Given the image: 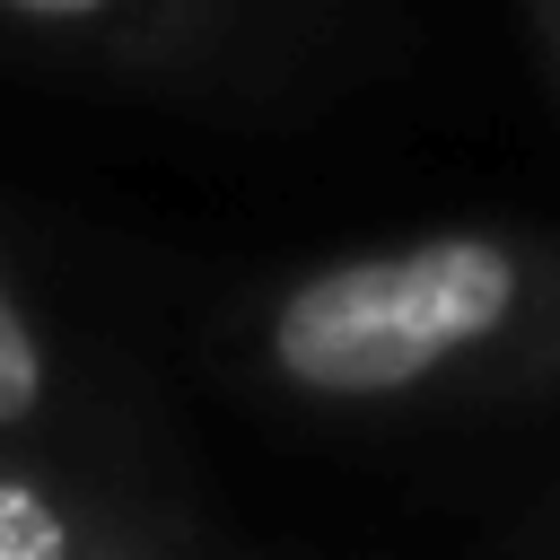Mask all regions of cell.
Segmentation results:
<instances>
[{"mask_svg":"<svg viewBox=\"0 0 560 560\" xmlns=\"http://www.w3.org/2000/svg\"><path fill=\"white\" fill-rule=\"evenodd\" d=\"M254 368L332 420H446L560 394V236L429 228L306 262L254 306Z\"/></svg>","mask_w":560,"mask_h":560,"instance_id":"6da1fadb","label":"cell"},{"mask_svg":"<svg viewBox=\"0 0 560 560\" xmlns=\"http://www.w3.org/2000/svg\"><path fill=\"white\" fill-rule=\"evenodd\" d=\"M61 429V350L0 271V438H52Z\"/></svg>","mask_w":560,"mask_h":560,"instance_id":"3957f363","label":"cell"},{"mask_svg":"<svg viewBox=\"0 0 560 560\" xmlns=\"http://www.w3.org/2000/svg\"><path fill=\"white\" fill-rule=\"evenodd\" d=\"M175 18H184V0H0V26L61 35V44H114V35H149Z\"/></svg>","mask_w":560,"mask_h":560,"instance_id":"277c9868","label":"cell"},{"mask_svg":"<svg viewBox=\"0 0 560 560\" xmlns=\"http://www.w3.org/2000/svg\"><path fill=\"white\" fill-rule=\"evenodd\" d=\"M534 18H542V52H551V79H560V0H534Z\"/></svg>","mask_w":560,"mask_h":560,"instance_id":"5b68a950","label":"cell"},{"mask_svg":"<svg viewBox=\"0 0 560 560\" xmlns=\"http://www.w3.org/2000/svg\"><path fill=\"white\" fill-rule=\"evenodd\" d=\"M184 525L122 481H96L52 438H0V560H131Z\"/></svg>","mask_w":560,"mask_h":560,"instance_id":"7a4b0ae2","label":"cell"}]
</instances>
